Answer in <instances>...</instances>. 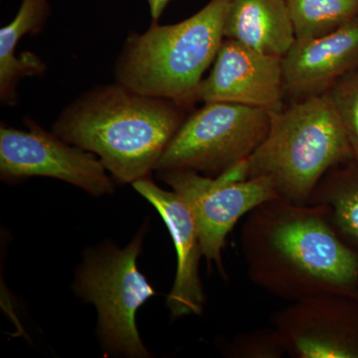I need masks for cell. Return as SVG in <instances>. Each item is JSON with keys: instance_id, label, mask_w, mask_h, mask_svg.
I'll return each mask as SVG.
<instances>
[{"instance_id": "6da1fadb", "label": "cell", "mask_w": 358, "mask_h": 358, "mask_svg": "<svg viewBox=\"0 0 358 358\" xmlns=\"http://www.w3.org/2000/svg\"><path fill=\"white\" fill-rule=\"evenodd\" d=\"M241 249L249 279L273 296L358 301V253L322 205L264 202L247 215Z\"/></svg>"}, {"instance_id": "7a4b0ae2", "label": "cell", "mask_w": 358, "mask_h": 358, "mask_svg": "<svg viewBox=\"0 0 358 358\" xmlns=\"http://www.w3.org/2000/svg\"><path fill=\"white\" fill-rule=\"evenodd\" d=\"M185 107L115 82L84 92L62 110L52 131L93 152L122 183L148 178L185 122Z\"/></svg>"}, {"instance_id": "3957f363", "label": "cell", "mask_w": 358, "mask_h": 358, "mask_svg": "<svg viewBox=\"0 0 358 358\" xmlns=\"http://www.w3.org/2000/svg\"><path fill=\"white\" fill-rule=\"evenodd\" d=\"M231 1L210 0L181 22H152L145 32L131 33L115 61V81L143 95L192 106L225 39Z\"/></svg>"}, {"instance_id": "277c9868", "label": "cell", "mask_w": 358, "mask_h": 358, "mask_svg": "<svg viewBox=\"0 0 358 358\" xmlns=\"http://www.w3.org/2000/svg\"><path fill=\"white\" fill-rule=\"evenodd\" d=\"M270 115L265 140L247 159L248 178H268L280 199L308 204L327 173L352 162L338 110L326 93Z\"/></svg>"}, {"instance_id": "5b68a950", "label": "cell", "mask_w": 358, "mask_h": 358, "mask_svg": "<svg viewBox=\"0 0 358 358\" xmlns=\"http://www.w3.org/2000/svg\"><path fill=\"white\" fill-rule=\"evenodd\" d=\"M143 231L124 249L109 243L89 252L78 268L75 292L95 305L99 338L109 355L150 357L136 324L138 308L155 294L136 265Z\"/></svg>"}, {"instance_id": "8992f818", "label": "cell", "mask_w": 358, "mask_h": 358, "mask_svg": "<svg viewBox=\"0 0 358 358\" xmlns=\"http://www.w3.org/2000/svg\"><path fill=\"white\" fill-rule=\"evenodd\" d=\"M270 122V112L265 110L204 103L182 122L155 171H190L217 178L255 152Z\"/></svg>"}, {"instance_id": "52a82bcc", "label": "cell", "mask_w": 358, "mask_h": 358, "mask_svg": "<svg viewBox=\"0 0 358 358\" xmlns=\"http://www.w3.org/2000/svg\"><path fill=\"white\" fill-rule=\"evenodd\" d=\"M159 176L192 212L202 253L208 265L214 264L224 278L222 251L231 230L259 205L280 199L272 180L265 176L236 180L226 173L210 178L190 171Z\"/></svg>"}, {"instance_id": "ba28073f", "label": "cell", "mask_w": 358, "mask_h": 358, "mask_svg": "<svg viewBox=\"0 0 358 358\" xmlns=\"http://www.w3.org/2000/svg\"><path fill=\"white\" fill-rule=\"evenodd\" d=\"M28 131L1 124L0 176L15 182L33 176L65 181L93 196L114 192L115 186L100 159L83 148L71 145L57 134L45 131L31 119Z\"/></svg>"}, {"instance_id": "9c48e42d", "label": "cell", "mask_w": 358, "mask_h": 358, "mask_svg": "<svg viewBox=\"0 0 358 358\" xmlns=\"http://www.w3.org/2000/svg\"><path fill=\"white\" fill-rule=\"evenodd\" d=\"M273 327L296 358H358V301L322 296L293 301Z\"/></svg>"}, {"instance_id": "30bf717a", "label": "cell", "mask_w": 358, "mask_h": 358, "mask_svg": "<svg viewBox=\"0 0 358 358\" xmlns=\"http://www.w3.org/2000/svg\"><path fill=\"white\" fill-rule=\"evenodd\" d=\"M285 93L282 57L225 38L210 73L200 85L197 100L274 113L282 110Z\"/></svg>"}, {"instance_id": "8fae6325", "label": "cell", "mask_w": 358, "mask_h": 358, "mask_svg": "<svg viewBox=\"0 0 358 358\" xmlns=\"http://www.w3.org/2000/svg\"><path fill=\"white\" fill-rule=\"evenodd\" d=\"M134 189L154 205L173 238L178 256L176 280L166 306L173 319L200 315L204 310L203 286L199 275L202 253L196 224L192 212L174 192L162 189L150 178L133 183Z\"/></svg>"}, {"instance_id": "7c38bea8", "label": "cell", "mask_w": 358, "mask_h": 358, "mask_svg": "<svg viewBox=\"0 0 358 358\" xmlns=\"http://www.w3.org/2000/svg\"><path fill=\"white\" fill-rule=\"evenodd\" d=\"M282 66L285 91L294 101L329 93L358 68V17L324 36L296 40Z\"/></svg>"}, {"instance_id": "4fadbf2b", "label": "cell", "mask_w": 358, "mask_h": 358, "mask_svg": "<svg viewBox=\"0 0 358 358\" xmlns=\"http://www.w3.org/2000/svg\"><path fill=\"white\" fill-rule=\"evenodd\" d=\"M224 37L254 50L284 57L296 42L286 0H232Z\"/></svg>"}, {"instance_id": "5bb4252c", "label": "cell", "mask_w": 358, "mask_h": 358, "mask_svg": "<svg viewBox=\"0 0 358 358\" xmlns=\"http://www.w3.org/2000/svg\"><path fill=\"white\" fill-rule=\"evenodd\" d=\"M50 14L48 0H22L20 10L9 24L0 30V99L3 105L17 102L16 88L25 77L43 75L46 66L32 52L16 56L15 50L25 35L38 34Z\"/></svg>"}, {"instance_id": "9a60e30c", "label": "cell", "mask_w": 358, "mask_h": 358, "mask_svg": "<svg viewBox=\"0 0 358 358\" xmlns=\"http://www.w3.org/2000/svg\"><path fill=\"white\" fill-rule=\"evenodd\" d=\"M308 204L322 205L341 237L358 247V167H334L320 180Z\"/></svg>"}, {"instance_id": "2e32d148", "label": "cell", "mask_w": 358, "mask_h": 358, "mask_svg": "<svg viewBox=\"0 0 358 358\" xmlns=\"http://www.w3.org/2000/svg\"><path fill=\"white\" fill-rule=\"evenodd\" d=\"M296 40L324 36L358 17V0H286Z\"/></svg>"}, {"instance_id": "e0dca14e", "label": "cell", "mask_w": 358, "mask_h": 358, "mask_svg": "<svg viewBox=\"0 0 358 358\" xmlns=\"http://www.w3.org/2000/svg\"><path fill=\"white\" fill-rule=\"evenodd\" d=\"M220 350L230 358H280L287 355L281 334L275 327L237 334L224 341Z\"/></svg>"}, {"instance_id": "ac0fdd59", "label": "cell", "mask_w": 358, "mask_h": 358, "mask_svg": "<svg viewBox=\"0 0 358 358\" xmlns=\"http://www.w3.org/2000/svg\"><path fill=\"white\" fill-rule=\"evenodd\" d=\"M358 167V68L343 77L329 92Z\"/></svg>"}, {"instance_id": "d6986e66", "label": "cell", "mask_w": 358, "mask_h": 358, "mask_svg": "<svg viewBox=\"0 0 358 358\" xmlns=\"http://www.w3.org/2000/svg\"><path fill=\"white\" fill-rule=\"evenodd\" d=\"M152 22H157L171 0H147Z\"/></svg>"}]
</instances>
